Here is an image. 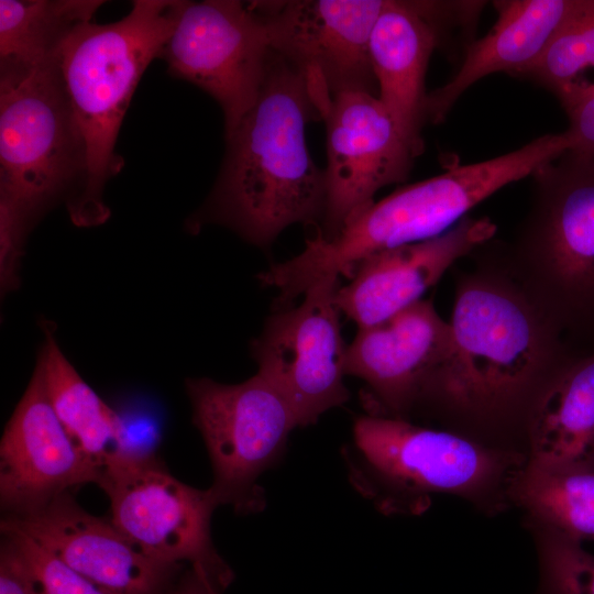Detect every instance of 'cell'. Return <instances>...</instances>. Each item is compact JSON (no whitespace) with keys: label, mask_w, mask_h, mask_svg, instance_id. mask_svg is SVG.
I'll list each match as a JSON object with an SVG mask.
<instances>
[{"label":"cell","mask_w":594,"mask_h":594,"mask_svg":"<svg viewBox=\"0 0 594 594\" xmlns=\"http://www.w3.org/2000/svg\"><path fill=\"white\" fill-rule=\"evenodd\" d=\"M449 322V351L418 402L477 424L516 415L528 421L536 399L565 363L561 326L513 272L495 267L459 279Z\"/></svg>","instance_id":"6da1fadb"},{"label":"cell","mask_w":594,"mask_h":594,"mask_svg":"<svg viewBox=\"0 0 594 594\" xmlns=\"http://www.w3.org/2000/svg\"><path fill=\"white\" fill-rule=\"evenodd\" d=\"M316 119L306 73L272 50L255 103L226 135L222 168L196 223L227 226L258 246L292 224H317L326 177L306 143V125Z\"/></svg>","instance_id":"7a4b0ae2"},{"label":"cell","mask_w":594,"mask_h":594,"mask_svg":"<svg viewBox=\"0 0 594 594\" xmlns=\"http://www.w3.org/2000/svg\"><path fill=\"white\" fill-rule=\"evenodd\" d=\"M569 148L562 133L544 134L521 147L487 161L455 165L444 173L403 186L374 201L326 240L315 234L295 257L258 275L278 289L279 308L292 306L326 276L352 277L371 254L441 235L471 209L503 187L531 176Z\"/></svg>","instance_id":"3957f363"},{"label":"cell","mask_w":594,"mask_h":594,"mask_svg":"<svg viewBox=\"0 0 594 594\" xmlns=\"http://www.w3.org/2000/svg\"><path fill=\"white\" fill-rule=\"evenodd\" d=\"M182 0H135L119 21L76 25L62 41L56 62L82 148V172L67 201L73 222L102 223V194L122 158L114 147L138 82L169 38Z\"/></svg>","instance_id":"277c9868"},{"label":"cell","mask_w":594,"mask_h":594,"mask_svg":"<svg viewBox=\"0 0 594 594\" xmlns=\"http://www.w3.org/2000/svg\"><path fill=\"white\" fill-rule=\"evenodd\" d=\"M354 488L384 512L417 510L431 493L475 495L498 483L503 452L454 432L369 414L343 454Z\"/></svg>","instance_id":"5b68a950"},{"label":"cell","mask_w":594,"mask_h":594,"mask_svg":"<svg viewBox=\"0 0 594 594\" xmlns=\"http://www.w3.org/2000/svg\"><path fill=\"white\" fill-rule=\"evenodd\" d=\"M531 176L513 273L561 326L594 304V158L566 151Z\"/></svg>","instance_id":"8992f818"},{"label":"cell","mask_w":594,"mask_h":594,"mask_svg":"<svg viewBox=\"0 0 594 594\" xmlns=\"http://www.w3.org/2000/svg\"><path fill=\"white\" fill-rule=\"evenodd\" d=\"M81 172V142L56 54L0 64V195L31 218L76 188Z\"/></svg>","instance_id":"52a82bcc"},{"label":"cell","mask_w":594,"mask_h":594,"mask_svg":"<svg viewBox=\"0 0 594 594\" xmlns=\"http://www.w3.org/2000/svg\"><path fill=\"white\" fill-rule=\"evenodd\" d=\"M186 387L211 462L210 490L218 503L240 514L263 510L265 496L257 480L277 464L298 427L287 399L260 373L239 384L191 378Z\"/></svg>","instance_id":"ba28073f"},{"label":"cell","mask_w":594,"mask_h":594,"mask_svg":"<svg viewBox=\"0 0 594 594\" xmlns=\"http://www.w3.org/2000/svg\"><path fill=\"white\" fill-rule=\"evenodd\" d=\"M98 485L111 522L146 554L166 564L204 566L227 584L233 573L213 547L210 521L220 505L210 490L189 486L146 454L110 463Z\"/></svg>","instance_id":"9c48e42d"},{"label":"cell","mask_w":594,"mask_h":594,"mask_svg":"<svg viewBox=\"0 0 594 594\" xmlns=\"http://www.w3.org/2000/svg\"><path fill=\"white\" fill-rule=\"evenodd\" d=\"M271 52L265 23L250 2L182 0L161 57L170 75L219 103L229 135L258 97Z\"/></svg>","instance_id":"30bf717a"},{"label":"cell","mask_w":594,"mask_h":594,"mask_svg":"<svg viewBox=\"0 0 594 594\" xmlns=\"http://www.w3.org/2000/svg\"><path fill=\"white\" fill-rule=\"evenodd\" d=\"M338 276H326L302 294L297 306L272 315L252 344L258 371L287 399L298 427L350 398L343 377L348 346L334 301Z\"/></svg>","instance_id":"8fae6325"},{"label":"cell","mask_w":594,"mask_h":594,"mask_svg":"<svg viewBox=\"0 0 594 594\" xmlns=\"http://www.w3.org/2000/svg\"><path fill=\"white\" fill-rule=\"evenodd\" d=\"M327 128L326 205L316 234L333 238L383 187L408 177L417 154L376 95H314Z\"/></svg>","instance_id":"7c38bea8"},{"label":"cell","mask_w":594,"mask_h":594,"mask_svg":"<svg viewBox=\"0 0 594 594\" xmlns=\"http://www.w3.org/2000/svg\"><path fill=\"white\" fill-rule=\"evenodd\" d=\"M388 0L249 1L262 16L271 48L301 69L320 75L331 96L375 95L370 37Z\"/></svg>","instance_id":"4fadbf2b"},{"label":"cell","mask_w":594,"mask_h":594,"mask_svg":"<svg viewBox=\"0 0 594 594\" xmlns=\"http://www.w3.org/2000/svg\"><path fill=\"white\" fill-rule=\"evenodd\" d=\"M99 470L62 426L36 367L0 442V501L8 515L36 512Z\"/></svg>","instance_id":"5bb4252c"},{"label":"cell","mask_w":594,"mask_h":594,"mask_svg":"<svg viewBox=\"0 0 594 594\" xmlns=\"http://www.w3.org/2000/svg\"><path fill=\"white\" fill-rule=\"evenodd\" d=\"M73 570L117 594H165L180 565L146 554L111 520L81 508L69 492L26 515L2 518Z\"/></svg>","instance_id":"9a60e30c"},{"label":"cell","mask_w":594,"mask_h":594,"mask_svg":"<svg viewBox=\"0 0 594 594\" xmlns=\"http://www.w3.org/2000/svg\"><path fill=\"white\" fill-rule=\"evenodd\" d=\"M488 218H464L446 233L369 255L350 283L338 287L340 312L359 328L384 321L415 302L460 258L491 240Z\"/></svg>","instance_id":"2e32d148"},{"label":"cell","mask_w":594,"mask_h":594,"mask_svg":"<svg viewBox=\"0 0 594 594\" xmlns=\"http://www.w3.org/2000/svg\"><path fill=\"white\" fill-rule=\"evenodd\" d=\"M451 340L450 322L429 299L391 318L359 328L346 350L345 374L367 385L383 416L403 418L418 402Z\"/></svg>","instance_id":"e0dca14e"},{"label":"cell","mask_w":594,"mask_h":594,"mask_svg":"<svg viewBox=\"0 0 594 594\" xmlns=\"http://www.w3.org/2000/svg\"><path fill=\"white\" fill-rule=\"evenodd\" d=\"M438 44L431 2L388 0L370 37L377 97L415 153L424 150L425 78Z\"/></svg>","instance_id":"ac0fdd59"},{"label":"cell","mask_w":594,"mask_h":594,"mask_svg":"<svg viewBox=\"0 0 594 594\" xmlns=\"http://www.w3.org/2000/svg\"><path fill=\"white\" fill-rule=\"evenodd\" d=\"M576 0L495 1L492 29L472 42L448 82L427 95L426 120L440 123L459 98L480 79L506 73L520 76L544 52Z\"/></svg>","instance_id":"d6986e66"},{"label":"cell","mask_w":594,"mask_h":594,"mask_svg":"<svg viewBox=\"0 0 594 594\" xmlns=\"http://www.w3.org/2000/svg\"><path fill=\"white\" fill-rule=\"evenodd\" d=\"M530 468H594V353L565 362L536 399L527 421Z\"/></svg>","instance_id":"ffe728a7"},{"label":"cell","mask_w":594,"mask_h":594,"mask_svg":"<svg viewBox=\"0 0 594 594\" xmlns=\"http://www.w3.org/2000/svg\"><path fill=\"white\" fill-rule=\"evenodd\" d=\"M36 367L58 420L100 475L129 454L122 418L82 380L48 332Z\"/></svg>","instance_id":"44dd1931"},{"label":"cell","mask_w":594,"mask_h":594,"mask_svg":"<svg viewBox=\"0 0 594 594\" xmlns=\"http://www.w3.org/2000/svg\"><path fill=\"white\" fill-rule=\"evenodd\" d=\"M101 0H0V64L54 56L78 24L92 21Z\"/></svg>","instance_id":"7402d4cb"},{"label":"cell","mask_w":594,"mask_h":594,"mask_svg":"<svg viewBox=\"0 0 594 594\" xmlns=\"http://www.w3.org/2000/svg\"><path fill=\"white\" fill-rule=\"evenodd\" d=\"M520 499L551 531L594 540V468L547 471L527 466Z\"/></svg>","instance_id":"603a6c76"},{"label":"cell","mask_w":594,"mask_h":594,"mask_svg":"<svg viewBox=\"0 0 594 594\" xmlns=\"http://www.w3.org/2000/svg\"><path fill=\"white\" fill-rule=\"evenodd\" d=\"M594 69V0L576 3L541 56L519 77L553 94Z\"/></svg>","instance_id":"cb8c5ba5"},{"label":"cell","mask_w":594,"mask_h":594,"mask_svg":"<svg viewBox=\"0 0 594 594\" xmlns=\"http://www.w3.org/2000/svg\"><path fill=\"white\" fill-rule=\"evenodd\" d=\"M1 531L21 558L41 594H117L73 570L22 530L1 521Z\"/></svg>","instance_id":"d4e9b609"},{"label":"cell","mask_w":594,"mask_h":594,"mask_svg":"<svg viewBox=\"0 0 594 594\" xmlns=\"http://www.w3.org/2000/svg\"><path fill=\"white\" fill-rule=\"evenodd\" d=\"M546 594H594V554L551 531L543 546Z\"/></svg>","instance_id":"484cf974"},{"label":"cell","mask_w":594,"mask_h":594,"mask_svg":"<svg viewBox=\"0 0 594 594\" xmlns=\"http://www.w3.org/2000/svg\"><path fill=\"white\" fill-rule=\"evenodd\" d=\"M569 120L564 131L569 150L576 155L594 158V81L585 79L554 92Z\"/></svg>","instance_id":"4316f807"},{"label":"cell","mask_w":594,"mask_h":594,"mask_svg":"<svg viewBox=\"0 0 594 594\" xmlns=\"http://www.w3.org/2000/svg\"><path fill=\"white\" fill-rule=\"evenodd\" d=\"M30 217L0 195V283L2 294L16 287L22 242Z\"/></svg>","instance_id":"83f0119b"},{"label":"cell","mask_w":594,"mask_h":594,"mask_svg":"<svg viewBox=\"0 0 594 594\" xmlns=\"http://www.w3.org/2000/svg\"><path fill=\"white\" fill-rule=\"evenodd\" d=\"M0 594H41L26 566L7 539L2 542L0 553Z\"/></svg>","instance_id":"f1b7e54d"},{"label":"cell","mask_w":594,"mask_h":594,"mask_svg":"<svg viewBox=\"0 0 594 594\" xmlns=\"http://www.w3.org/2000/svg\"><path fill=\"white\" fill-rule=\"evenodd\" d=\"M228 585L204 566L190 565L165 594H221Z\"/></svg>","instance_id":"f546056e"}]
</instances>
